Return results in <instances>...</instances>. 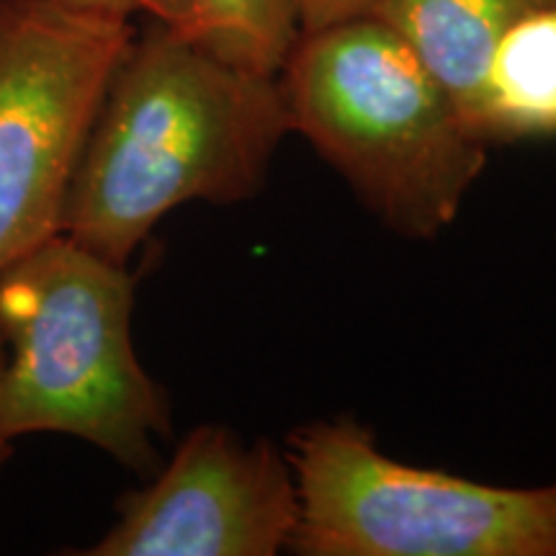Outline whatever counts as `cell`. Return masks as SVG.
I'll return each instance as SVG.
<instances>
[{
  "instance_id": "cell-7",
  "label": "cell",
  "mask_w": 556,
  "mask_h": 556,
  "mask_svg": "<svg viewBox=\"0 0 556 556\" xmlns=\"http://www.w3.org/2000/svg\"><path fill=\"white\" fill-rule=\"evenodd\" d=\"M546 0H379L371 16L384 21L420 54L475 129V109L486 62L503 34Z\"/></svg>"
},
{
  "instance_id": "cell-10",
  "label": "cell",
  "mask_w": 556,
  "mask_h": 556,
  "mask_svg": "<svg viewBox=\"0 0 556 556\" xmlns=\"http://www.w3.org/2000/svg\"><path fill=\"white\" fill-rule=\"evenodd\" d=\"M379 0H294L299 29L315 31L323 26L340 24V21L366 16Z\"/></svg>"
},
{
  "instance_id": "cell-8",
  "label": "cell",
  "mask_w": 556,
  "mask_h": 556,
  "mask_svg": "<svg viewBox=\"0 0 556 556\" xmlns=\"http://www.w3.org/2000/svg\"><path fill=\"white\" fill-rule=\"evenodd\" d=\"M475 131L486 144L556 139V0L500 37L479 86Z\"/></svg>"
},
{
  "instance_id": "cell-3",
  "label": "cell",
  "mask_w": 556,
  "mask_h": 556,
  "mask_svg": "<svg viewBox=\"0 0 556 556\" xmlns=\"http://www.w3.org/2000/svg\"><path fill=\"white\" fill-rule=\"evenodd\" d=\"M135 276L54 235L0 268V435L62 433L152 477L173 433L168 392L131 340Z\"/></svg>"
},
{
  "instance_id": "cell-4",
  "label": "cell",
  "mask_w": 556,
  "mask_h": 556,
  "mask_svg": "<svg viewBox=\"0 0 556 556\" xmlns=\"http://www.w3.org/2000/svg\"><path fill=\"white\" fill-rule=\"evenodd\" d=\"M304 556H556V482L500 486L387 456L371 430L315 420L289 435Z\"/></svg>"
},
{
  "instance_id": "cell-9",
  "label": "cell",
  "mask_w": 556,
  "mask_h": 556,
  "mask_svg": "<svg viewBox=\"0 0 556 556\" xmlns=\"http://www.w3.org/2000/svg\"><path fill=\"white\" fill-rule=\"evenodd\" d=\"M135 5L212 58L261 75L281 73L302 34L294 0H135Z\"/></svg>"
},
{
  "instance_id": "cell-6",
  "label": "cell",
  "mask_w": 556,
  "mask_h": 556,
  "mask_svg": "<svg viewBox=\"0 0 556 556\" xmlns=\"http://www.w3.org/2000/svg\"><path fill=\"white\" fill-rule=\"evenodd\" d=\"M299 495L287 451L227 426L193 428L150 482L124 492L86 556H276L291 546Z\"/></svg>"
},
{
  "instance_id": "cell-5",
  "label": "cell",
  "mask_w": 556,
  "mask_h": 556,
  "mask_svg": "<svg viewBox=\"0 0 556 556\" xmlns=\"http://www.w3.org/2000/svg\"><path fill=\"white\" fill-rule=\"evenodd\" d=\"M137 26L62 0H0V268L60 235L103 96Z\"/></svg>"
},
{
  "instance_id": "cell-11",
  "label": "cell",
  "mask_w": 556,
  "mask_h": 556,
  "mask_svg": "<svg viewBox=\"0 0 556 556\" xmlns=\"http://www.w3.org/2000/svg\"><path fill=\"white\" fill-rule=\"evenodd\" d=\"M62 3L73 5V9H80V11L103 13V16H119V18H131L137 13L135 0H62Z\"/></svg>"
},
{
  "instance_id": "cell-12",
  "label": "cell",
  "mask_w": 556,
  "mask_h": 556,
  "mask_svg": "<svg viewBox=\"0 0 556 556\" xmlns=\"http://www.w3.org/2000/svg\"><path fill=\"white\" fill-rule=\"evenodd\" d=\"M3 358H5V348H3V340H0V371H3ZM11 456H13V443L0 435V469L9 464Z\"/></svg>"
},
{
  "instance_id": "cell-2",
  "label": "cell",
  "mask_w": 556,
  "mask_h": 556,
  "mask_svg": "<svg viewBox=\"0 0 556 556\" xmlns=\"http://www.w3.org/2000/svg\"><path fill=\"white\" fill-rule=\"evenodd\" d=\"M278 86L291 131L402 238L441 235L484 173L490 144L420 54L371 13L299 34Z\"/></svg>"
},
{
  "instance_id": "cell-1",
  "label": "cell",
  "mask_w": 556,
  "mask_h": 556,
  "mask_svg": "<svg viewBox=\"0 0 556 556\" xmlns=\"http://www.w3.org/2000/svg\"><path fill=\"white\" fill-rule=\"evenodd\" d=\"M287 135L278 75L227 65L150 18L111 75L60 232L127 266L173 208L258 197Z\"/></svg>"
}]
</instances>
